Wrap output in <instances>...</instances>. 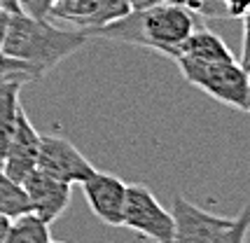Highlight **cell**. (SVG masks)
I'll return each mask as SVG.
<instances>
[{
	"instance_id": "obj_4",
	"label": "cell",
	"mask_w": 250,
	"mask_h": 243,
	"mask_svg": "<svg viewBox=\"0 0 250 243\" xmlns=\"http://www.w3.org/2000/svg\"><path fill=\"white\" fill-rule=\"evenodd\" d=\"M122 227H129L131 232L141 234L154 243H171L175 224L173 213L159 203L152 189L145 182H131L126 185Z\"/></svg>"
},
{
	"instance_id": "obj_5",
	"label": "cell",
	"mask_w": 250,
	"mask_h": 243,
	"mask_svg": "<svg viewBox=\"0 0 250 243\" xmlns=\"http://www.w3.org/2000/svg\"><path fill=\"white\" fill-rule=\"evenodd\" d=\"M35 168L68 185H80L96 171L87 157L61 136H40Z\"/></svg>"
},
{
	"instance_id": "obj_23",
	"label": "cell",
	"mask_w": 250,
	"mask_h": 243,
	"mask_svg": "<svg viewBox=\"0 0 250 243\" xmlns=\"http://www.w3.org/2000/svg\"><path fill=\"white\" fill-rule=\"evenodd\" d=\"M0 7L7 12H21V7H19V0H0Z\"/></svg>"
},
{
	"instance_id": "obj_13",
	"label": "cell",
	"mask_w": 250,
	"mask_h": 243,
	"mask_svg": "<svg viewBox=\"0 0 250 243\" xmlns=\"http://www.w3.org/2000/svg\"><path fill=\"white\" fill-rule=\"evenodd\" d=\"M52 234H49V224L38 218L35 213H23L19 218H12L7 234H5V243H49Z\"/></svg>"
},
{
	"instance_id": "obj_3",
	"label": "cell",
	"mask_w": 250,
	"mask_h": 243,
	"mask_svg": "<svg viewBox=\"0 0 250 243\" xmlns=\"http://www.w3.org/2000/svg\"><path fill=\"white\" fill-rule=\"evenodd\" d=\"M180 75L192 84L208 94L213 101L229 105L234 110L246 112L248 96V73L231 61H192V59H175Z\"/></svg>"
},
{
	"instance_id": "obj_21",
	"label": "cell",
	"mask_w": 250,
	"mask_h": 243,
	"mask_svg": "<svg viewBox=\"0 0 250 243\" xmlns=\"http://www.w3.org/2000/svg\"><path fill=\"white\" fill-rule=\"evenodd\" d=\"M162 2H173V0H129V7L131 12H138V10L154 7V5H162Z\"/></svg>"
},
{
	"instance_id": "obj_2",
	"label": "cell",
	"mask_w": 250,
	"mask_h": 243,
	"mask_svg": "<svg viewBox=\"0 0 250 243\" xmlns=\"http://www.w3.org/2000/svg\"><path fill=\"white\" fill-rule=\"evenodd\" d=\"M87 42L89 33L82 28H59L47 19H35L26 12H12L2 52L31 63L44 78Z\"/></svg>"
},
{
	"instance_id": "obj_1",
	"label": "cell",
	"mask_w": 250,
	"mask_h": 243,
	"mask_svg": "<svg viewBox=\"0 0 250 243\" xmlns=\"http://www.w3.org/2000/svg\"><path fill=\"white\" fill-rule=\"evenodd\" d=\"M196 26V14L178 5V2H162L147 10L129 12L117 21L105 23L101 28L87 31L89 38H103L124 44L145 47L159 54L175 59L180 44Z\"/></svg>"
},
{
	"instance_id": "obj_26",
	"label": "cell",
	"mask_w": 250,
	"mask_h": 243,
	"mask_svg": "<svg viewBox=\"0 0 250 243\" xmlns=\"http://www.w3.org/2000/svg\"><path fill=\"white\" fill-rule=\"evenodd\" d=\"M49 243H63V241H49Z\"/></svg>"
},
{
	"instance_id": "obj_22",
	"label": "cell",
	"mask_w": 250,
	"mask_h": 243,
	"mask_svg": "<svg viewBox=\"0 0 250 243\" xmlns=\"http://www.w3.org/2000/svg\"><path fill=\"white\" fill-rule=\"evenodd\" d=\"M10 14H12V12H7V10H2V7H0V49H2L5 35H7V23H10Z\"/></svg>"
},
{
	"instance_id": "obj_20",
	"label": "cell",
	"mask_w": 250,
	"mask_h": 243,
	"mask_svg": "<svg viewBox=\"0 0 250 243\" xmlns=\"http://www.w3.org/2000/svg\"><path fill=\"white\" fill-rule=\"evenodd\" d=\"M225 5V14L231 19H241L243 14L250 12V0H222Z\"/></svg>"
},
{
	"instance_id": "obj_7",
	"label": "cell",
	"mask_w": 250,
	"mask_h": 243,
	"mask_svg": "<svg viewBox=\"0 0 250 243\" xmlns=\"http://www.w3.org/2000/svg\"><path fill=\"white\" fill-rule=\"evenodd\" d=\"M129 12V0H56L49 7L47 19H59L73 28L94 31L126 17Z\"/></svg>"
},
{
	"instance_id": "obj_10",
	"label": "cell",
	"mask_w": 250,
	"mask_h": 243,
	"mask_svg": "<svg viewBox=\"0 0 250 243\" xmlns=\"http://www.w3.org/2000/svg\"><path fill=\"white\" fill-rule=\"evenodd\" d=\"M38 147H40V133L35 131L33 122L28 120L26 110L21 108L14 136H12V141H10V147H7L5 157L0 159V171L5 176H10L12 180L21 182L23 178L35 168Z\"/></svg>"
},
{
	"instance_id": "obj_16",
	"label": "cell",
	"mask_w": 250,
	"mask_h": 243,
	"mask_svg": "<svg viewBox=\"0 0 250 243\" xmlns=\"http://www.w3.org/2000/svg\"><path fill=\"white\" fill-rule=\"evenodd\" d=\"M248 229H250V201L243 206V210L236 218H231V224L213 243H246Z\"/></svg>"
},
{
	"instance_id": "obj_12",
	"label": "cell",
	"mask_w": 250,
	"mask_h": 243,
	"mask_svg": "<svg viewBox=\"0 0 250 243\" xmlns=\"http://www.w3.org/2000/svg\"><path fill=\"white\" fill-rule=\"evenodd\" d=\"M26 82L21 80H5L0 82V159L5 157L10 141L14 136L17 122L21 115V103H19V91Z\"/></svg>"
},
{
	"instance_id": "obj_8",
	"label": "cell",
	"mask_w": 250,
	"mask_h": 243,
	"mask_svg": "<svg viewBox=\"0 0 250 243\" xmlns=\"http://www.w3.org/2000/svg\"><path fill=\"white\" fill-rule=\"evenodd\" d=\"M91 213L108 227H122L126 182L122 178L103 171H94L87 180L80 182Z\"/></svg>"
},
{
	"instance_id": "obj_15",
	"label": "cell",
	"mask_w": 250,
	"mask_h": 243,
	"mask_svg": "<svg viewBox=\"0 0 250 243\" xmlns=\"http://www.w3.org/2000/svg\"><path fill=\"white\" fill-rule=\"evenodd\" d=\"M42 75L21 59H14V56L5 54L0 49V82L5 80H21V82H33V80H40Z\"/></svg>"
},
{
	"instance_id": "obj_14",
	"label": "cell",
	"mask_w": 250,
	"mask_h": 243,
	"mask_svg": "<svg viewBox=\"0 0 250 243\" xmlns=\"http://www.w3.org/2000/svg\"><path fill=\"white\" fill-rule=\"evenodd\" d=\"M28 210H31V206H28V197H26L23 185L0 171V215L12 220V218H19Z\"/></svg>"
},
{
	"instance_id": "obj_11",
	"label": "cell",
	"mask_w": 250,
	"mask_h": 243,
	"mask_svg": "<svg viewBox=\"0 0 250 243\" xmlns=\"http://www.w3.org/2000/svg\"><path fill=\"white\" fill-rule=\"evenodd\" d=\"M175 59H192V61H231L236 56L231 54L225 40L218 33H213L206 26H194V31L180 44ZM173 59V61H175Z\"/></svg>"
},
{
	"instance_id": "obj_18",
	"label": "cell",
	"mask_w": 250,
	"mask_h": 243,
	"mask_svg": "<svg viewBox=\"0 0 250 243\" xmlns=\"http://www.w3.org/2000/svg\"><path fill=\"white\" fill-rule=\"evenodd\" d=\"M54 2L56 0H19V7H21V12H26L28 17L47 19V17H49V7H52Z\"/></svg>"
},
{
	"instance_id": "obj_19",
	"label": "cell",
	"mask_w": 250,
	"mask_h": 243,
	"mask_svg": "<svg viewBox=\"0 0 250 243\" xmlns=\"http://www.w3.org/2000/svg\"><path fill=\"white\" fill-rule=\"evenodd\" d=\"M241 21H243V49H241V56L236 59V63L250 75V12L241 17Z\"/></svg>"
},
{
	"instance_id": "obj_17",
	"label": "cell",
	"mask_w": 250,
	"mask_h": 243,
	"mask_svg": "<svg viewBox=\"0 0 250 243\" xmlns=\"http://www.w3.org/2000/svg\"><path fill=\"white\" fill-rule=\"evenodd\" d=\"M173 2L187 7L192 14H201V17H227L222 0H173Z\"/></svg>"
},
{
	"instance_id": "obj_6",
	"label": "cell",
	"mask_w": 250,
	"mask_h": 243,
	"mask_svg": "<svg viewBox=\"0 0 250 243\" xmlns=\"http://www.w3.org/2000/svg\"><path fill=\"white\" fill-rule=\"evenodd\" d=\"M173 241L171 243H213L231 224V218H220L192 203L189 199L173 197Z\"/></svg>"
},
{
	"instance_id": "obj_24",
	"label": "cell",
	"mask_w": 250,
	"mask_h": 243,
	"mask_svg": "<svg viewBox=\"0 0 250 243\" xmlns=\"http://www.w3.org/2000/svg\"><path fill=\"white\" fill-rule=\"evenodd\" d=\"M7 227H10V218L0 215V243H5V234H7Z\"/></svg>"
},
{
	"instance_id": "obj_9",
	"label": "cell",
	"mask_w": 250,
	"mask_h": 243,
	"mask_svg": "<svg viewBox=\"0 0 250 243\" xmlns=\"http://www.w3.org/2000/svg\"><path fill=\"white\" fill-rule=\"evenodd\" d=\"M26 197H28V206L31 213L38 218H42L47 224L56 222L70 206V197H73V185L61 182L56 178L47 176L42 171L33 168L28 176L21 180Z\"/></svg>"
},
{
	"instance_id": "obj_25",
	"label": "cell",
	"mask_w": 250,
	"mask_h": 243,
	"mask_svg": "<svg viewBox=\"0 0 250 243\" xmlns=\"http://www.w3.org/2000/svg\"><path fill=\"white\" fill-rule=\"evenodd\" d=\"M246 112H250V75H248V96H246Z\"/></svg>"
}]
</instances>
